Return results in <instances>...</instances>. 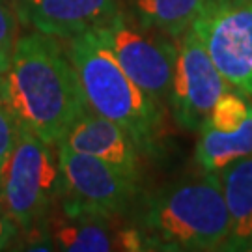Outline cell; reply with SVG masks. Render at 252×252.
Returning <instances> with one entry per match:
<instances>
[{
	"label": "cell",
	"instance_id": "d6986e66",
	"mask_svg": "<svg viewBox=\"0 0 252 252\" xmlns=\"http://www.w3.org/2000/svg\"><path fill=\"white\" fill-rule=\"evenodd\" d=\"M247 251H252V241H251V245H249V247H247Z\"/></svg>",
	"mask_w": 252,
	"mask_h": 252
},
{
	"label": "cell",
	"instance_id": "7c38bea8",
	"mask_svg": "<svg viewBox=\"0 0 252 252\" xmlns=\"http://www.w3.org/2000/svg\"><path fill=\"white\" fill-rule=\"evenodd\" d=\"M228 213L230 235L222 251H247L252 241V155L219 172Z\"/></svg>",
	"mask_w": 252,
	"mask_h": 252
},
{
	"label": "cell",
	"instance_id": "ac0fdd59",
	"mask_svg": "<svg viewBox=\"0 0 252 252\" xmlns=\"http://www.w3.org/2000/svg\"><path fill=\"white\" fill-rule=\"evenodd\" d=\"M17 230L19 228L13 224V220H9L8 217L4 215V211L0 209V251L6 249L11 243V239L17 234Z\"/></svg>",
	"mask_w": 252,
	"mask_h": 252
},
{
	"label": "cell",
	"instance_id": "7a4b0ae2",
	"mask_svg": "<svg viewBox=\"0 0 252 252\" xmlns=\"http://www.w3.org/2000/svg\"><path fill=\"white\" fill-rule=\"evenodd\" d=\"M150 249L215 251L230 235V213L219 174L181 180L153 192L140 211Z\"/></svg>",
	"mask_w": 252,
	"mask_h": 252
},
{
	"label": "cell",
	"instance_id": "8fae6325",
	"mask_svg": "<svg viewBox=\"0 0 252 252\" xmlns=\"http://www.w3.org/2000/svg\"><path fill=\"white\" fill-rule=\"evenodd\" d=\"M21 15L32 27L58 39H71L107 23L116 0H21Z\"/></svg>",
	"mask_w": 252,
	"mask_h": 252
},
{
	"label": "cell",
	"instance_id": "30bf717a",
	"mask_svg": "<svg viewBox=\"0 0 252 252\" xmlns=\"http://www.w3.org/2000/svg\"><path fill=\"white\" fill-rule=\"evenodd\" d=\"M75 152L99 157L133 180H140V148L116 122L86 110L60 140Z\"/></svg>",
	"mask_w": 252,
	"mask_h": 252
},
{
	"label": "cell",
	"instance_id": "52a82bcc",
	"mask_svg": "<svg viewBox=\"0 0 252 252\" xmlns=\"http://www.w3.org/2000/svg\"><path fill=\"white\" fill-rule=\"evenodd\" d=\"M60 170V194L69 206L124 217L138 202V181L112 164L88 153L75 152L67 144H56Z\"/></svg>",
	"mask_w": 252,
	"mask_h": 252
},
{
	"label": "cell",
	"instance_id": "e0dca14e",
	"mask_svg": "<svg viewBox=\"0 0 252 252\" xmlns=\"http://www.w3.org/2000/svg\"><path fill=\"white\" fill-rule=\"evenodd\" d=\"M17 126V118L13 116L8 101H6L4 94H2V88H0V168H4L9 153H11L13 146H15Z\"/></svg>",
	"mask_w": 252,
	"mask_h": 252
},
{
	"label": "cell",
	"instance_id": "3957f363",
	"mask_svg": "<svg viewBox=\"0 0 252 252\" xmlns=\"http://www.w3.org/2000/svg\"><path fill=\"white\" fill-rule=\"evenodd\" d=\"M65 53L79 73L88 108L124 127L142 152H153L164 110L129 79L95 32L67 39Z\"/></svg>",
	"mask_w": 252,
	"mask_h": 252
},
{
	"label": "cell",
	"instance_id": "5b68a950",
	"mask_svg": "<svg viewBox=\"0 0 252 252\" xmlns=\"http://www.w3.org/2000/svg\"><path fill=\"white\" fill-rule=\"evenodd\" d=\"M129 79L162 110L170 103L178 39L142 27L131 13L118 9L107 23L94 28Z\"/></svg>",
	"mask_w": 252,
	"mask_h": 252
},
{
	"label": "cell",
	"instance_id": "6da1fadb",
	"mask_svg": "<svg viewBox=\"0 0 252 252\" xmlns=\"http://www.w3.org/2000/svg\"><path fill=\"white\" fill-rule=\"evenodd\" d=\"M0 88L19 124L56 146L88 110L79 73L58 37L39 30L17 37Z\"/></svg>",
	"mask_w": 252,
	"mask_h": 252
},
{
	"label": "cell",
	"instance_id": "4fadbf2b",
	"mask_svg": "<svg viewBox=\"0 0 252 252\" xmlns=\"http://www.w3.org/2000/svg\"><path fill=\"white\" fill-rule=\"evenodd\" d=\"M194 157L206 174H219L232 162L252 155V114L235 131H217L200 127Z\"/></svg>",
	"mask_w": 252,
	"mask_h": 252
},
{
	"label": "cell",
	"instance_id": "44dd1931",
	"mask_svg": "<svg viewBox=\"0 0 252 252\" xmlns=\"http://www.w3.org/2000/svg\"><path fill=\"white\" fill-rule=\"evenodd\" d=\"M19 2H21V0H19Z\"/></svg>",
	"mask_w": 252,
	"mask_h": 252
},
{
	"label": "cell",
	"instance_id": "ba28073f",
	"mask_svg": "<svg viewBox=\"0 0 252 252\" xmlns=\"http://www.w3.org/2000/svg\"><path fill=\"white\" fill-rule=\"evenodd\" d=\"M230 88L192 28L178 37V58L168 103L178 126L187 131H200L217 99Z\"/></svg>",
	"mask_w": 252,
	"mask_h": 252
},
{
	"label": "cell",
	"instance_id": "9a60e30c",
	"mask_svg": "<svg viewBox=\"0 0 252 252\" xmlns=\"http://www.w3.org/2000/svg\"><path fill=\"white\" fill-rule=\"evenodd\" d=\"M252 114V101L249 94L245 92H224L217 103L213 105L211 112L207 114L204 126L217 129V131H235L243 126Z\"/></svg>",
	"mask_w": 252,
	"mask_h": 252
},
{
	"label": "cell",
	"instance_id": "ffe728a7",
	"mask_svg": "<svg viewBox=\"0 0 252 252\" xmlns=\"http://www.w3.org/2000/svg\"><path fill=\"white\" fill-rule=\"evenodd\" d=\"M0 176H2V168H0Z\"/></svg>",
	"mask_w": 252,
	"mask_h": 252
},
{
	"label": "cell",
	"instance_id": "277c9868",
	"mask_svg": "<svg viewBox=\"0 0 252 252\" xmlns=\"http://www.w3.org/2000/svg\"><path fill=\"white\" fill-rule=\"evenodd\" d=\"M58 194L60 170L51 144L19 124L17 140L0 176V209L23 232H32Z\"/></svg>",
	"mask_w": 252,
	"mask_h": 252
},
{
	"label": "cell",
	"instance_id": "5bb4252c",
	"mask_svg": "<svg viewBox=\"0 0 252 252\" xmlns=\"http://www.w3.org/2000/svg\"><path fill=\"white\" fill-rule=\"evenodd\" d=\"M127 4L142 27L178 39L198 17L206 0H127Z\"/></svg>",
	"mask_w": 252,
	"mask_h": 252
},
{
	"label": "cell",
	"instance_id": "9c48e42d",
	"mask_svg": "<svg viewBox=\"0 0 252 252\" xmlns=\"http://www.w3.org/2000/svg\"><path fill=\"white\" fill-rule=\"evenodd\" d=\"M118 219L120 217L88 211L62 202V211L51 224V237L60 251H148L150 245L142 230L120 224Z\"/></svg>",
	"mask_w": 252,
	"mask_h": 252
},
{
	"label": "cell",
	"instance_id": "8992f818",
	"mask_svg": "<svg viewBox=\"0 0 252 252\" xmlns=\"http://www.w3.org/2000/svg\"><path fill=\"white\" fill-rule=\"evenodd\" d=\"M190 28L222 79L252 95V0H206Z\"/></svg>",
	"mask_w": 252,
	"mask_h": 252
},
{
	"label": "cell",
	"instance_id": "2e32d148",
	"mask_svg": "<svg viewBox=\"0 0 252 252\" xmlns=\"http://www.w3.org/2000/svg\"><path fill=\"white\" fill-rule=\"evenodd\" d=\"M19 0H0V75L9 67L17 43Z\"/></svg>",
	"mask_w": 252,
	"mask_h": 252
}]
</instances>
